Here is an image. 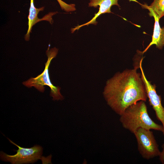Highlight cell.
I'll return each mask as SVG.
<instances>
[{
    "label": "cell",
    "instance_id": "3957f363",
    "mask_svg": "<svg viewBox=\"0 0 164 164\" xmlns=\"http://www.w3.org/2000/svg\"><path fill=\"white\" fill-rule=\"evenodd\" d=\"M58 50L55 47L50 49L49 46L46 51L47 56V61L45 63V67L43 72L34 78L31 77L22 83V84L28 87H33L39 91L43 92L45 86H48L50 88V95L54 101L62 100L64 97L60 92L61 88L53 85L50 81L49 74V67L52 59L56 56Z\"/></svg>",
    "mask_w": 164,
    "mask_h": 164
},
{
    "label": "cell",
    "instance_id": "8992f818",
    "mask_svg": "<svg viewBox=\"0 0 164 164\" xmlns=\"http://www.w3.org/2000/svg\"><path fill=\"white\" fill-rule=\"evenodd\" d=\"M142 58L139 63L142 77L145 86L150 104L155 111L157 119L162 123L163 128L162 132L164 135V107L162 104L161 96L157 93L155 85L152 84L148 81L145 75L142 67Z\"/></svg>",
    "mask_w": 164,
    "mask_h": 164
},
{
    "label": "cell",
    "instance_id": "ba28073f",
    "mask_svg": "<svg viewBox=\"0 0 164 164\" xmlns=\"http://www.w3.org/2000/svg\"><path fill=\"white\" fill-rule=\"evenodd\" d=\"M44 7L39 8H36L34 5V0H30V6L29 10V14L28 16V29L25 36V39L29 41V39L30 33L31 32L32 27L38 22L43 20H46L49 22L50 23L53 21V16L57 13L51 12L44 16L43 18L39 19L38 17L39 12L43 10Z\"/></svg>",
    "mask_w": 164,
    "mask_h": 164
},
{
    "label": "cell",
    "instance_id": "30bf717a",
    "mask_svg": "<svg viewBox=\"0 0 164 164\" xmlns=\"http://www.w3.org/2000/svg\"><path fill=\"white\" fill-rule=\"evenodd\" d=\"M143 6L145 8L152 9L159 19L164 16V0H154L150 5Z\"/></svg>",
    "mask_w": 164,
    "mask_h": 164
},
{
    "label": "cell",
    "instance_id": "8fae6325",
    "mask_svg": "<svg viewBox=\"0 0 164 164\" xmlns=\"http://www.w3.org/2000/svg\"><path fill=\"white\" fill-rule=\"evenodd\" d=\"M61 8L62 9L67 12L73 11L76 10L75 5L74 4H69L61 0H57Z\"/></svg>",
    "mask_w": 164,
    "mask_h": 164
},
{
    "label": "cell",
    "instance_id": "7a4b0ae2",
    "mask_svg": "<svg viewBox=\"0 0 164 164\" xmlns=\"http://www.w3.org/2000/svg\"><path fill=\"white\" fill-rule=\"evenodd\" d=\"M120 116L123 127L133 134L140 128L162 131V125L155 123L150 117L144 101H139L130 105Z\"/></svg>",
    "mask_w": 164,
    "mask_h": 164
},
{
    "label": "cell",
    "instance_id": "5b68a950",
    "mask_svg": "<svg viewBox=\"0 0 164 164\" xmlns=\"http://www.w3.org/2000/svg\"><path fill=\"white\" fill-rule=\"evenodd\" d=\"M134 134L137 140L138 150L143 158L149 159L159 156L161 152L150 130L140 128Z\"/></svg>",
    "mask_w": 164,
    "mask_h": 164
},
{
    "label": "cell",
    "instance_id": "7c38bea8",
    "mask_svg": "<svg viewBox=\"0 0 164 164\" xmlns=\"http://www.w3.org/2000/svg\"><path fill=\"white\" fill-rule=\"evenodd\" d=\"M162 151L160 152L159 155V159L162 164H164V144L162 145Z\"/></svg>",
    "mask_w": 164,
    "mask_h": 164
},
{
    "label": "cell",
    "instance_id": "6da1fadb",
    "mask_svg": "<svg viewBox=\"0 0 164 164\" xmlns=\"http://www.w3.org/2000/svg\"><path fill=\"white\" fill-rule=\"evenodd\" d=\"M138 66L116 73L106 82L103 92L108 106L121 115L127 108L137 102H145L148 97L141 73Z\"/></svg>",
    "mask_w": 164,
    "mask_h": 164
},
{
    "label": "cell",
    "instance_id": "9c48e42d",
    "mask_svg": "<svg viewBox=\"0 0 164 164\" xmlns=\"http://www.w3.org/2000/svg\"><path fill=\"white\" fill-rule=\"evenodd\" d=\"M146 9L149 11V15L154 17L155 23L152 41L143 51V53L153 45H155L156 47L160 50L164 46V27H161L159 22V19L155 12L151 9Z\"/></svg>",
    "mask_w": 164,
    "mask_h": 164
},
{
    "label": "cell",
    "instance_id": "277c9868",
    "mask_svg": "<svg viewBox=\"0 0 164 164\" xmlns=\"http://www.w3.org/2000/svg\"><path fill=\"white\" fill-rule=\"evenodd\" d=\"M7 139L11 143L16 146L18 149L15 150L16 153L14 155H8L1 151L0 157L2 161L9 162L12 164H22L33 163L39 159L42 161L43 160L44 157L42 156L43 148L41 146L36 145L30 148L22 147L8 138Z\"/></svg>",
    "mask_w": 164,
    "mask_h": 164
},
{
    "label": "cell",
    "instance_id": "52a82bcc",
    "mask_svg": "<svg viewBox=\"0 0 164 164\" xmlns=\"http://www.w3.org/2000/svg\"><path fill=\"white\" fill-rule=\"evenodd\" d=\"M88 3L89 7L97 8L99 6L98 11L94 14V16L89 21L86 23L80 25H78L74 28L71 29L72 33L75 30H78L82 27L88 26L90 24L96 25L97 22L96 21L97 18L101 15L105 13H112L111 10V7L113 5H116L120 7L118 3V0H89Z\"/></svg>",
    "mask_w": 164,
    "mask_h": 164
}]
</instances>
